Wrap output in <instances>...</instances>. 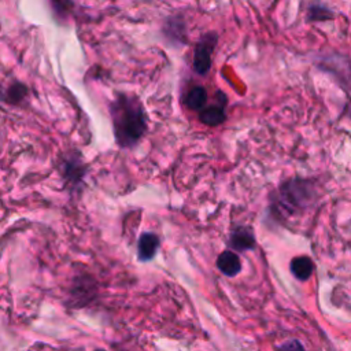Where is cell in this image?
<instances>
[{"label": "cell", "mask_w": 351, "mask_h": 351, "mask_svg": "<svg viewBox=\"0 0 351 351\" xmlns=\"http://www.w3.org/2000/svg\"><path fill=\"white\" fill-rule=\"evenodd\" d=\"M115 141L122 148L136 145L147 130V115L140 99L129 93H118L110 104Z\"/></svg>", "instance_id": "6da1fadb"}, {"label": "cell", "mask_w": 351, "mask_h": 351, "mask_svg": "<svg viewBox=\"0 0 351 351\" xmlns=\"http://www.w3.org/2000/svg\"><path fill=\"white\" fill-rule=\"evenodd\" d=\"M218 43V33L217 32H207L200 36L197 40L195 49H193V60L192 67L193 71L202 77L207 75L211 69V55Z\"/></svg>", "instance_id": "7a4b0ae2"}, {"label": "cell", "mask_w": 351, "mask_h": 351, "mask_svg": "<svg viewBox=\"0 0 351 351\" xmlns=\"http://www.w3.org/2000/svg\"><path fill=\"white\" fill-rule=\"evenodd\" d=\"M60 174H62L66 185L71 191H75L82 184V178L85 176V165L78 155H75V154L71 156L69 155L62 162Z\"/></svg>", "instance_id": "3957f363"}, {"label": "cell", "mask_w": 351, "mask_h": 351, "mask_svg": "<svg viewBox=\"0 0 351 351\" xmlns=\"http://www.w3.org/2000/svg\"><path fill=\"white\" fill-rule=\"evenodd\" d=\"M162 33L166 37V40L174 45H186L188 44L186 22L181 14L169 16L163 23Z\"/></svg>", "instance_id": "277c9868"}, {"label": "cell", "mask_w": 351, "mask_h": 351, "mask_svg": "<svg viewBox=\"0 0 351 351\" xmlns=\"http://www.w3.org/2000/svg\"><path fill=\"white\" fill-rule=\"evenodd\" d=\"M217 95V101L210 104V106H204L200 111H199V119L202 123L207 125V126H218L221 125L225 118V104H226V95L222 93L221 90L215 92Z\"/></svg>", "instance_id": "5b68a950"}, {"label": "cell", "mask_w": 351, "mask_h": 351, "mask_svg": "<svg viewBox=\"0 0 351 351\" xmlns=\"http://www.w3.org/2000/svg\"><path fill=\"white\" fill-rule=\"evenodd\" d=\"M159 247V239L154 233H143L138 239L137 245V256L140 261L147 262L154 258Z\"/></svg>", "instance_id": "8992f818"}, {"label": "cell", "mask_w": 351, "mask_h": 351, "mask_svg": "<svg viewBox=\"0 0 351 351\" xmlns=\"http://www.w3.org/2000/svg\"><path fill=\"white\" fill-rule=\"evenodd\" d=\"M217 267L228 277L236 276L241 269V261L233 251H223L217 258Z\"/></svg>", "instance_id": "52a82bcc"}, {"label": "cell", "mask_w": 351, "mask_h": 351, "mask_svg": "<svg viewBox=\"0 0 351 351\" xmlns=\"http://www.w3.org/2000/svg\"><path fill=\"white\" fill-rule=\"evenodd\" d=\"M207 103V90L202 85H193L184 96V104L192 111H200Z\"/></svg>", "instance_id": "ba28073f"}, {"label": "cell", "mask_w": 351, "mask_h": 351, "mask_svg": "<svg viewBox=\"0 0 351 351\" xmlns=\"http://www.w3.org/2000/svg\"><path fill=\"white\" fill-rule=\"evenodd\" d=\"M229 244L232 248H234L237 251H245V250H251L254 247L255 240H254V236L250 229L236 228L233 230V233L230 234Z\"/></svg>", "instance_id": "9c48e42d"}, {"label": "cell", "mask_w": 351, "mask_h": 351, "mask_svg": "<svg viewBox=\"0 0 351 351\" xmlns=\"http://www.w3.org/2000/svg\"><path fill=\"white\" fill-rule=\"evenodd\" d=\"M313 262L307 256H296L291 262V271L299 280H307L313 273Z\"/></svg>", "instance_id": "30bf717a"}, {"label": "cell", "mask_w": 351, "mask_h": 351, "mask_svg": "<svg viewBox=\"0 0 351 351\" xmlns=\"http://www.w3.org/2000/svg\"><path fill=\"white\" fill-rule=\"evenodd\" d=\"M27 95V88L21 82L11 84L4 93V100L11 104H19Z\"/></svg>", "instance_id": "8fae6325"}, {"label": "cell", "mask_w": 351, "mask_h": 351, "mask_svg": "<svg viewBox=\"0 0 351 351\" xmlns=\"http://www.w3.org/2000/svg\"><path fill=\"white\" fill-rule=\"evenodd\" d=\"M333 18H335V14L322 4H313L308 7L307 19L310 22H324Z\"/></svg>", "instance_id": "7c38bea8"}, {"label": "cell", "mask_w": 351, "mask_h": 351, "mask_svg": "<svg viewBox=\"0 0 351 351\" xmlns=\"http://www.w3.org/2000/svg\"><path fill=\"white\" fill-rule=\"evenodd\" d=\"M51 4L58 18H66L73 7L70 0H51Z\"/></svg>", "instance_id": "4fadbf2b"}, {"label": "cell", "mask_w": 351, "mask_h": 351, "mask_svg": "<svg viewBox=\"0 0 351 351\" xmlns=\"http://www.w3.org/2000/svg\"><path fill=\"white\" fill-rule=\"evenodd\" d=\"M277 351H304V347L300 341L298 340H288L285 343H282Z\"/></svg>", "instance_id": "5bb4252c"}]
</instances>
